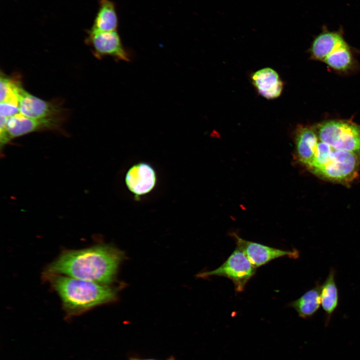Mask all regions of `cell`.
I'll return each mask as SVG.
<instances>
[{"mask_svg":"<svg viewBox=\"0 0 360 360\" xmlns=\"http://www.w3.org/2000/svg\"><path fill=\"white\" fill-rule=\"evenodd\" d=\"M124 256L123 252L106 244L66 250L48 266L44 276L60 274L110 285Z\"/></svg>","mask_w":360,"mask_h":360,"instance_id":"1","label":"cell"},{"mask_svg":"<svg viewBox=\"0 0 360 360\" xmlns=\"http://www.w3.org/2000/svg\"><path fill=\"white\" fill-rule=\"evenodd\" d=\"M45 278L59 296L68 319L116 300V290L109 285L60 274Z\"/></svg>","mask_w":360,"mask_h":360,"instance_id":"2","label":"cell"},{"mask_svg":"<svg viewBox=\"0 0 360 360\" xmlns=\"http://www.w3.org/2000/svg\"><path fill=\"white\" fill-rule=\"evenodd\" d=\"M320 140L360 157V125L350 120H330L314 126Z\"/></svg>","mask_w":360,"mask_h":360,"instance_id":"3","label":"cell"},{"mask_svg":"<svg viewBox=\"0 0 360 360\" xmlns=\"http://www.w3.org/2000/svg\"><path fill=\"white\" fill-rule=\"evenodd\" d=\"M360 157L346 150H334L328 162L312 172L332 182L348 184L358 176Z\"/></svg>","mask_w":360,"mask_h":360,"instance_id":"4","label":"cell"},{"mask_svg":"<svg viewBox=\"0 0 360 360\" xmlns=\"http://www.w3.org/2000/svg\"><path fill=\"white\" fill-rule=\"evenodd\" d=\"M256 268L244 254L236 247L220 266L211 271L200 273L197 276L227 278L232 282L236 292H240L244 290L246 284L256 273Z\"/></svg>","mask_w":360,"mask_h":360,"instance_id":"5","label":"cell"},{"mask_svg":"<svg viewBox=\"0 0 360 360\" xmlns=\"http://www.w3.org/2000/svg\"><path fill=\"white\" fill-rule=\"evenodd\" d=\"M231 236L236 241V247L244 254L256 268L278 258L287 256L296 259L299 256L298 251L295 249L291 250H283L246 240L234 232L232 233Z\"/></svg>","mask_w":360,"mask_h":360,"instance_id":"6","label":"cell"},{"mask_svg":"<svg viewBox=\"0 0 360 360\" xmlns=\"http://www.w3.org/2000/svg\"><path fill=\"white\" fill-rule=\"evenodd\" d=\"M94 56L99 58L110 56L116 60L129 61L130 56L124 48L116 30L96 32L90 30L87 40Z\"/></svg>","mask_w":360,"mask_h":360,"instance_id":"7","label":"cell"},{"mask_svg":"<svg viewBox=\"0 0 360 360\" xmlns=\"http://www.w3.org/2000/svg\"><path fill=\"white\" fill-rule=\"evenodd\" d=\"M60 117L34 118L26 117L20 113L7 118L6 130L10 140L30 132L56 128L60 124Z\"/></svg>","mask_w":360,"mask_h":360,"instance_id":"8","label":"cell"},{"mask_svg":"<svg viewBox=\"0 0 360 360\" xmlns=\"http://www.w3.org/2000/svg\"><path fill=\"white\" fill-rule=\"evenodd\" d=\"M157 176L155 170L149 164L140 162L127 172L125 183L128 190L136 197L146 194L156 186Z\"/></svg>","mask_w":360,"mask_h":360,"instance_id":"9","label":"cell"},{"mask_svg":"<svg viewBox=\"0 0 360 360\" xmlns=\"http://www.w3.org/2000/svg\"><path fill=\"white\" fill-rule=\"evenodd\" d=\"M20 112L30 118L60 117L61 108L55 103L42 100L28 93L22 88L18 94Z\"/></svg>","mask_w":360,"mask_h":360,"instance_id":"10","label":"cell"},{"mask_svg":"<svg viewBox=\"0 0 360 360\" xmlns=\"http://www.w3.org/2000/svg\"><path fill=\"white\" fill-rule=\"evenodd\" d=\"M294 140L298 160L308 168L314 160L319 142L314 126L298 125L294 132Z\"/></svg>","mask_w":360,"mask_h":360,"instance_id":"11","label":"cell"},{"mask_svg":"<svg viewBox=\"0 0 360 360\" xmlns=\"http://www.w3.org/2000/svg\"><path fill=\"white\" fill-rule=\"evenodd\" d=\"M256 92L267 100L278 98L284 88V82L278 74L270 68H264L253 72L250 76Z\"/></svg>","mask_w":360,"mask_h":360,"instance_id":"12","label":"cell"},{"mask_svg":"<svg viewBox=\"0 0 360 360\" xmlns=\"http://www.w3.org/2000/svg\"><path fill=\"white\" fill-rule=\"evenodd\" d=\"M346 42L340 31L324 30L314 40L309 49L310 58L322 62L334 50Z\"/></svg>","mask_w":360,"mask_h":360,"instance_id":"13","label":"cell"},{"mask_svg":"<svg viewBox=\"0 0 360 360\" xmlns=\"http://www.w3.org/2000/svg\"><path fill=\"white\" fill-rule=\"evenodd\" d=\"M336 270L331 268L328 276L321 285V306L325 312V325L328 326L336 310L339 301L338 290L335 280Z\"/></svg>","mask_w":360,"mask_h":360,"instance_id":"14","label":"cell"},{"mask_svg":"<svg viewBox=\"0 0 360 360\" xmlns=\"http://www.w3.org/2000/svg\"><path fill=\"white\" fill-rule=\"evenodd\" d=\"M320 288L321 285L316 284L313 288L289 304V306L296 310L300 318L304 319L312 318L321 306Z\"/></svg>","mask_w":360,"mask_h":360,"instance_id":"15","label":"cell"},{"mask_svg":"<svg viewBox=\"0 0 360 360\" xmlns=\"http://www.w3.org/2000/svg\"><path fill=\"white\" fill-rule=\"evenodd\" d=\"M323 62L328 68L340 73H348L356 68V60L347 43L334 50Z\"/></svg>","mask_w":360,"mask_h":360,"instance_id":"16","label":"cell"},{"mask_svg":"<svg viewBox=\"0 0 360 360\" xmlns=\"http://www.w3.org/2000/svg\"><path fill=\"white\" fill-rule=\"evenodd\" d=\"M99 6L90 30L96 32L116 30L118 18L114 3L110 0H100Z\"/></svg>","mask_w":360,"mask_h":360,"instance_id":"17","label":"cell"},{"mask_svg":"<svg viewBox=\"0 0 360 360\" xmlns=\"http://www.w3.org/2000/svg\"><path fill=\"white\" fill-rule=\"evenodd\" d=\"M22 86L19 82L2 74L0 77V102L18 106V94Z\"/></svg>","mask_w":360,"mask_h":360,"instance_id":"18","label":"cell"},{"mask_svg":"<svg viewBox=\"0 0 360 360\" xmlns=\"http://www.w3.org/2000/svg\"><path fill=\"white\" fill-rule=\"evenodd\" d=\"M334 148L319 140L314 160L308 168L311 172L326 164Z\"/></svg>","mask_w":360,"mask_h":360,"instance_id":"19","label":"cell"},{"mask_svg":"<svg viewBox=\"0 0 360 360\" xmlns=\"http://www.w3.org/2000/svg\"><path fill=\"white\" fill-rule=\"evenodd\" d=\"M20 112L19 107L8 102H0V115L6 118L12 116Z\"/></svg>","mask_w":360,"mask_h":360,"instance_id":"20","label":"cell"},{"mask_svg":"<svg viewBox=\"0 0 360 360\" xmlns=\"http://www.w3.org/2000/svg\"><path fill=\"white\" fill-rule=\"evenodd\" d=\"M131 360H156L153 359H138V358H132ZM168 360H173L172 358Z\"/></svg>","mask_w":360,"mask_h":360,"instance_id":"21","label":"cell"}]
</instances>
